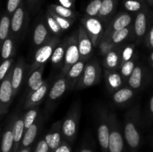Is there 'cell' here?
Instances as JSON below:
<instances>
[{"mask_svg":"<svg viewBox=\"0 0 153 152\" xmlns=\"http://www.w3.org/2000/svg\"><path fill=\"white\" fill-rule=\"evenodd\" d=\"M133 92L129 89H121L114 95V100L117 103H123L131 98Z\"/></svg>","mask_w":153,"mask_h":152,"instance_id":"24","label":"cell"},{"mask_svg":"<svg viewBox=\"0 0 153 152\" xmlns=\"http://www.w3.org/2000/svg\"><path fill=\"white\" fill-rule=\"evenodd\" d=\"M106 63H107V65L111 68L117 66L118 63V56L116 52H111L108 54L107 58H106Z\"/></svg>","mask_w":153,"mask_h":152,"instance_id":"35","label":"cell"},{"mask_svg":"<svg viewBox=\"0 0 153 152\" xmlns=\"http://www.w3.org/2000/svg\"><path fill=\"white\" fill-rule=\"evenodd\" d=\"M131 16L129 14H128V13H123V14L120 15L115 19L114 22L113 28L115 31L123 29V28H125L126 27L128 26L131 23Z\"/></svg>","mask_w":153,"mask_h":152,"instance_id":"17","label":"cell"},{"mask_svg":"<svg viewBox=\"0 0 153 152\" xmlns=\"http://www.w3.org/2000/svg\"><path fill=\"white\" fill-rule=\"evenodd\" d=\"M133 55V49L131 47H126L123 52V58L124 61H128V60L131 58Z\"/></svg>","mask_w":153,"mask_h":152,"instance_id":"42","label":"cell"},{"mask_svg":"<svg viewBox=\"0 0 153 152\" xmlns=\"http://www.w3.org/2000/svg\"><path fill=\"white\" fill-rule=\"evenodd\" d=\"M76 122L72 119H68L64 121L62 126L63 133L67 137H72L76 133Z\"/></svg>","mask_w":153,"mask_h":152,"instance_id":"25","label":"cell"},{"mask_svg":"<svg viewBox=\"0 0 153 152\" xmlns=\"http://www.w3.org/2000/svg\"><path fill=\"white\" fill-rule=\"evenodd\" d=\"M121 77L117 73L111 74L108 77V83L112 88H118L121 85Z\"/></svg>","mask_w":153,"mask_h":152,"instance_id":"36","label":"cell"},{"mask_svg":"<svg viewBox=\"0 0 153 152\" xmlns=\"http://www.w3.org/2000/svg\"><path fill=\"white\" fill-rule=\"evenodd\" d=\"M66 81L64 79H59L53 85L49 92V98L55 100L61 97L66 90Z\"/></svg>","mask_w":153,"mask_h":152,"instance_id":"9","label":"cell"},{"mask_svg":"<svg viewBox=\"0 0 153 152\" xmlns=\"http://www.w3.org/2000/svg\"><path fill=\"white\" fill-rule=\"evenodd\" d=\"M37 133V125L33 124L29 128L26 130L25 135H24L23 139L22 141V147L26 148L28 147L31 143L34 142Z\"/></svg>","mask_w":153,"mask_h":152,"instance_id":"15","label":"cell"},{"mask_svg":"<svg viewBox=\"0 0 153 152\" xmlns=\"http://www.w3.org/2000/svg\"><path fill=\"white\" fill-rule=\"evenodd\" d=\"M24 129H25L24 121L22 119H16L12 128L13 135V152H16L17 151L19 143L22 137Z\"/></svg>","mask_w":153,"mask_h":152,"instance_id":"4","label":"cell"},{"mask_svg":"<svg viewBox=\"0 0 153 152\" xmlns=\"http://www.w3.org/2000/svg\"><path fill=\"white\" fill-rule=\"evenodd\" d=\"M125 137L128 145L132 148H136L140 143V135L137 129L131 122L127 124L125 127Z\"/></svg>","mask_w":153,"mask_h":152,"instance_id":"2","label":"cell"},{"mask_svg":"<svg viewBox=\"0 0 153 152\" xmlns=\"http://www.w3.org/2000/svg\"><path fill=\"white\" fill-rule=\"evenodd\" d=\"M49 147L46 142L44 140H40L37 144V148L34 152H49Z\"/></svg>","mask_w":153,"mask_h":152,"instance_id":"41","label":"cell"},{"mask_svg":"<svg viewBox=\"0 0 153 152\" xmlns=\"http://www.w3.org/2000/svg\"><path fill=\"white\" fill-rule=\"evenodd\" d=\"M79 152H93V151L91 150H90V149H83V150L80 151Z\"/></svg>","mask_w":153,"mask_h":152,"instance_id":"47","label":"cell"},{"mask_svg":"<svg viewBox=\"0 0 153 152\" xmlns=\"http://www.w3.org/2000/svg\"><path fill=\"white\" fill-rule=\"evenodd\" d=\"M47 36V30L43 24H39L34 31V42L36 45L42 44Z\"/></svg>","mask_w":153,"mask_h":152,"instance_id":"18","label":"cell"},{"mask_svg":"<svg viewBox=\"0 0 153 152\" xmlns=\"http://www.w3.org/2000/svg\"><path fill=\"white\" fill-rule=\"evenodd\" d=\"M109 152H122L123 150V139L117 131L110 134L108 145Z\"/></svg>","mask_w":153,"mask_h":152,"instance_id":"3","label":"cell"},{"mask_svg":"<svg viewBox=\"0 0 153 152\" xmlns=\"http://www.w3.org/2000/svg\"><path fill=\"white\" fill-rule=\"evenodd\" d=\"M85 67V64L83 62H77L73 64L70 70L69 71V77L72 78H76L79 77Z\"/></svg>","mask_w":153,"mask_h":152,"instance_id":"30","label":"cell"},{"mask_svg":"<svg viewBox=\"0 0 153 152\" xmlns=\"http://www.w3.org/2000/svg\"><path fill=\"white\" fill-rule=\"evenodd\" d=\"M128 34V30L127 28H123V29L115 31L112 35V40L114 43H119L125 40Z\"/></svg>","mask_w":153,"mask_h":152,"instance_id":"32","label":"cell"},{"mask_svg":"<svg viewBox=\"0 0 153 152\" xmlns=\"http://www.w3.org/2000/svg\"><path fill=\"white\" fill-rule=\"evenodd\" d=\"M102 0H92L86 7L87 14L91 16L97 15L100 12Z\"/></svg>","mask_w":153,"mask_h":152,"instance_id":"26","label":"cell"},{"mask_svg":"<svg viewBox=\"0 0 153 152\" xmlns=\"http://www.w3.org/2000/svg\"><path fill=\"white\" fill-rule=\"evenodd\" d=\"M28 86L31 89L35 91L41 87L43 85V80L42 78V73L40 70L34 71L28 78Z\"/></svg>","mask_w":153,"mask_h":152,"instance_id":"14","label":"cell"},{"mask_svg":"<svg viewBox=\"0 0 153 152\" xmlns=\"http://www.w3.org/2000/svg\"><path fill=\"white\" fill-rule=\"evenodd\" d=\"M52 47L50 45L43 46L37 50L35 54V61L38 63H43L50 58L52 55Z\"/></svg>","mask_w":153,"mask_h":152,"instance_id":"7","label":"cell"},{"mask_svg":"<svg viewBox=\"0 0 153 152\" xmlns=\"http://www.w3.org/2000/svg\"><path fill=\"white\" fill-rule=\"evenodd\" d=\"M47 22L48 25H49V28H51L52 31L55 34L58 33L61 30V27L58 25V23L57 22V21L55 20V19L54 17H52V16H49L47 18Z\"/></svg>","mask_w":153,"mask_h":152,"instance_id":"39","label":"cell"},{"mask_svg":"<svg viewBox=\"0 0 153 152\" xmlns=\"http://www.w3.org/2000/svg\"><path fill=\"white\" fill-rule=\"evenodd\" d=\"M141 78H142V71L140 67H136L133 70L131 76H130L128 83L129 85L132 88L137 89L140 87L141 84Z\"/></svg>","mask_w":153,"mask_h":152,"instance_id":"21","label":"cell"},{"mask_svg":"<svg viewBox=\"0 0 153 152\" xmlns=\"http://www.w3.org/2000/svg\"><path fill=\"white\" fill-rule=\"evenodd\" d=\"M46 91H47V86L46 85H43L41 87L34 91V92L31 94V97H30V101L31 103H36L37 101H40L46 95Z\"/></svg>","mask_w":153,"mask_h":152,"instance_id":"29","label":"cell"},{"mask_svg":"<svg viewBox=\"0 0 153 152\" xmlns=\"http://www.w3.org/2000/svg\"><path fill=\"white\" fill-rule=\"evenodd\" d=\"M151 60H152V61H153V52H152V55H151Z\"/></svg>","mask_w":153,"mask_h":152,"instance_id":"49","label":"cell"},{"mask_svg":"<svg viewBox=\"0 0 153 152\" xmlns=\"http://www.w3.org/2000/svg\"><path fill=\"white\" fill-rule=\"evenodd\" d=\"M52 9L53 10L52 13H55L58 16H61L63 18H70L73 16V11L67 7H64L62 5H52Z\"/></svg>","mask_w":153,"mask_h":152,"instance_id":"27","label":"cell"},{"mask_svg":"<svg viewBox=\"0 0 153 152\" xmlns=\"http://www.w3.org/2000/svg\"><path fill=\"white\" fill-rule=\"evenodd\" d=\"M96 75H97V72H96V69L94 66L88 65L85 68V73H84V84L87 86H91L95 81Z\"/></svg>","mask_w":153,"mask_h":152,"instance_id":"16","label":"cell"},{"mask_svg":"<svg viewBox=\"0 0 153 152\" xmlns=\"http://www.w3.org/2000/svg\"><path fill=\"white\" fill-rule=\"evenodd\" d=\"M79 47L76 45L72 44L67 48L66 51L65 61L67 64H75L79 59Z\"/></svg>","mask_w":153,"mask_h":152,"instance_id":"13","label":"cell"},{"mask_svg":"<svg viewBox=\"0 0 153 152\" xmlns=\"http://www.w3.org/2000/svg\"><path fill=\"white\" fill-rule=\"evenodd\" d=\"M142 6L143 4L140 0H125L124 1V7L128 11H138L142 8Z\"/></svg>","mask_w":153,"mask_h":152,"instance_id":"28","label":"cell"},{"mask_svg":"<svg viewBox=\"0 0 153 152\" xmlns=\"http://www.w3.org/2000/svg\"><path fill=\"white\" fill-rule=\"evenodd\" d=\"M12 72L9 71L7 76L0 83V116L5 113L14 95L11 83Z\"/></svg>","mask_w":153,"mask_h":152,"instance_id":"1","label":"cell"},{"mask_svg":"<svg viewBox=\"0 0 153 152\" xmlns=\"http://www.w3.org/2000/svg\"><path fill=\"white\" fill-rule=\"evenodd\" d=\"M19 152H30V149L28 148H23Z\"/></svg>","mask_w":153,"mask_h":152,"instance_id":"46","label":"cell"},{"mask_svg":"<svg viewBox=\"0 0 153 152\" xmlns=\"http://www.w3.org/2000/svg\"><path fill=\"white\" fill-rule=\"evenodd\" d=\"M21 0H8L7 4V10L10 13H14L15 10L19 7Z\"/></svg>","mask_w":153,"mask_h":152,"instance_id":"40","label":"cell"},{"mask_svg":"<svg viewBox=\"0 0 153 152\" xmlns=\"http://www.w3.org/2000/svg\"><path fill=\"white\" fill-rule=\"evenodd\" d=\"M54 152H71L70 147L67 145H59L55 151Z\"/></svg>","mask_w":153,"mask_h":152,"instance_id":"43","label":"cell"},{"mask_svg":"<svg viewBox=\"0 0 153 152\" xmlns=\"http://www.w3.org/2000/svg\"><path fill=\"white\" fill-rule=\"evenodd\" d=\"M12 60L7 59L4 60L2 63L0 65V83L4 79V77L7 76V73L10 71V68L11 66Z\"/></svg>","mask_w":153,"mask_h":152,"instance_id":"31","label":"cell"},{"mask_svg":"<svg viewBox=\"0 0 153 152\" xmlns=\"http://www.w3.org/2000/svg\"><path fill=\"white\" fill-rule=\"evenodd\" d=\"M24 16H25V12L23 7L19 6L13 13L10 22V28L13 33H18L20 31L23 24Z\"/></svg>","mask_w":153,"mask_h":152,"instance_id":"5","label":"cell"},{"mask_svg":"<svg viewBox=\"0 0 153 152\" xmlns=\"http://www.w3.org/2000/svg\"><path fill=\"white\" fill-rule=\"evenodd\" d=\"M11 20L8 16H3L0 19V43H4L8 37Z\"/></svg>","mask_w":153,"mask_h":152,"instance_id":"12","label":"cell"},{"mask_svg":"<svg viewBox=\"0 0 153 152\" xmlns=\"http://www.w3.org/2000/svg\"><path fill=\"white\" fill-rule=\"evenodd\" d=\"M23 77V70L19 64L16 65L12 72L11 83L13 89V92H16L20 86Z\"/></svg>","mask_w":153,"mask_h":152,"instance_id":"10","label":"cell"},{"mask_svg":"<svg viewBox=\"0 0 153 152\" xmlns=\"http://www.w3.org/2000/svg\"><path fill=\"white\" fill-rule=\"evenodd\" d=\"M52 16L55 19V20L57 21L58 25H60L61 28H62V29H64V30L68 29L69 27L70 26V23L69 22L68 20H67L65 18H63L61 17V16H58V15L55 14V13H52Z\"/></svg>","mask_w":153,"mask_h":152,"instance_id":"38","label":"cell"},{"mask_svg":"<svg viewBox=\"0 0 153 152\" xmlns=\"http://www.w3.org/2000/svg\"><path fill=\"white\" fill-rule=\"evenodd\" d=\"M36 116H37V111L35 110H31L26 113L23 120L25 129L29 128L34 124Z\"/></svg>","mask_w":153,"mask_h":152,"instance_id":"33","label":"cell"},{"mask_svg":"<svg viewBox=\"0 0 153 152\" xmlns=\"http://www.w3.org/2000/svg\"><path fill=\"white\" fill-rule=\"evenodd\" d=\"M146 1H147L148 2L150 3V4H152L153 3V0H146Z\"/></svg>","mask_w":153,"mask_h":152,"instance_id":"48","label":"cell"},{"mask_svg":"<svg viewBox=\"0 0 153 152\" xmlns=\"http://www.w3.org/2000/svg\"><path fill=\"white\" fill-rule=\"evenodd\" d=\"M86 28L93 35H98L102 29V24L98 19L95 18H89L86 21Z\"/></svg>","mask_w":153,"mask_h":152,"instance_id":"19","label":"cell"},{"mask_svg":"<svg viewBox=\"0 0 153 152\" xmlns=\"http://www.w3.org/2000/svg\"><path fill=\"white\" fill-rule=\"evenodd\" d=\"M78 47H79L80 55L86 56L89 55L92 50V43L90 39H88L87 37H83L80 39Z\"/></svg>","mask_w":153,"mask_h":152,"instance_id":"23","label":"cell"},{"mask_svg":"<svg viewBox=\"0 0 153 152\" xmlns=\"http://www.w3.org/2000/svg\"><path fill=\"white\" fill-rule=\"evenodd\" d=\"M149 44L153 48V27L149 33Z\"/></svg>","mask_w":153,"mask_h":152,"instance_id":"44","label":"cell"},{"mask_svg":"<svg viewBox=\"0 0 153 152\" xmlns=\"http://www.w3.org/2000/svg\"><path fill=\"white\" fill-rule=\"evenodd\" d=\"M146 16L144 12H140L137 14L134 22V31L136 34L141 37L146 32Z\"/></svg>","mask_w":153,"mask_h":152,"instance_id":"8","label":"cell"},{"mask_svg":"<svg viewBox=\"0 0 153 152\" xmlns=\"http://www.w3.org/2000/svg\"><path fill=\"white\" fill-rule=\"evenodd\" d=\"M64 56V49L63 47H58L52 53L51 59H52V62L53 63H58L61 62V60L63 59Z\"/></svg>","mask_w":153,"mask_h":152,"instance_id":"34","label":"cell"},{"mask_svg":"<svg viewBox=\"0 0 153 152\" xmlns=\"http://www.w3.org/2000/svg\"><path fill=\"white\" fill-rule=\"evenodd\" d=\"M13 150V135L11 128L4 132L1 142V152H12Z\"/></svg>","mask_w":153,"mask_h":152,"instance_id":"6","label":"cell"},{"mask_svg":"<svg viewBox=\"0 0 153 152\" xmlns=\"http://www.w3.org/2000/svg\"><path fill=\"white\" fill-rule=\"evenodd\" d=\"M31 1H37V0H31Z\"/></svg>","mask_w":153,"mask_h":152,"instance_id":"50","label":"cell"},{"mask_svg":"<svg viewBox=\"0 0 153 152\" xmlns=\"http://www.w3.org/2000/svg\"><path fill=\"white\" fill-rule=\"evenodd\" d=\"M13 40L10 37H7L1 45V57L3 60L9 59L13 53Z\"/></svg>","mask_w":153,"mask_h":152,"instance_id":"20","label":"cell"},{"mask_svg":"<svg viewBox=\"0 0 153 152\" xmlns=\"http://www.w3.org/2000/svg\"><path fill=\"white\" fill-rule=\"evenodd\" d=\"M45 141L48 144L49 148L52 149V151H55L60 145L61 135L57 132L46 134V137H45Z\"/></svg>","mask_w":153,"mask_h":152,"instance_id":"22","label":"cell"},{"mask_svg":"<svg viewBox=\"0 0 153 152\" xmlns=\"http://www.w3.org/2000/svg\"><path fill=\"white\" fill-rule=\"evenodd\" d=\"M134 69V63L131 62V61H126V62L125 63V64L123 66L121 72H122L123 75L124 76H129L131 75Z\"/></svg>","mask_w":153,"mask_h":152,"instance_id":"37","label":"cell"},{"mask_svg":"<svg viewBox=\"0 0 153 152\" xmlns=\"http://www.w3.org/2000/svg\"><path fill=\"white\" fill-rule=\"evenodd\" d=\"M150 110L152 111V113H153V96L152 97L150 101Z\"/></svg>","mask_w":153,"mask_h":152,"instance_id":"45","label":"cell"},{"mask_svg":"<svg viewBox=\"0 0 153 152\" xmlns=\"http://www.w3.org/2000/svg\"><path fill=\"white\" fill-rule=\"evenodd\" d=\"M109 137H110V133L107 125H100L98 129V139L100 145L104 150L108 149Z\"/></svg>","mask_w":153,"mask_h":152,"instance_id":"11","label":"cell"}]
</instances>
